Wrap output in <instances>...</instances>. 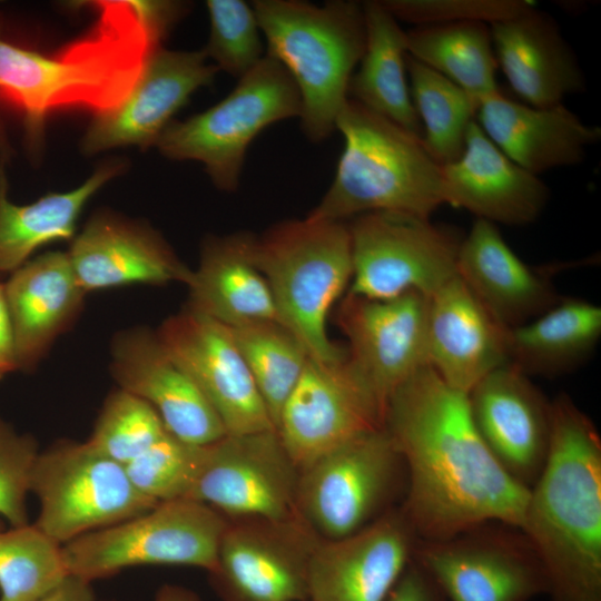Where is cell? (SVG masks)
<instances>
[{
    "mask_svg": "<svg viewBox=\"0 0 601 601\" xmlns=\"http://www.w3.org/2000/svg\"><path fill=\"white\" fill-rule=\"evenodd\" d=\"M36 440L0 418V516L11 526L28 524L27 496L39 454Z\"/></svg>",
    "mask_w": 601,
    "mask_h": 601,
    "instance_id": "60d3db41",
    "label": "cell"
},
{
    "mask_svg": "<svg viewBox=\"0 0 601 601\" xmlns=\"http://www.w3.org/2000/svg\"><path fill=\"white\" fill-rule=\"evenodd\" d=\"M383 427L406 471L401 509L418 540H443L485 523L520 530L529 490L487 449L466 393L424 366L388 397Z\"/></svg>",
    "mask_w": 601,
    "mask_h": 601,
    "instance_id": "6da1fadb",
    "label": "cell"
},
{
    "mask_svg": "<svg viewBox=\"0 0 601 601\" xmlns=\"http://www.w3.org/2000/svg\"><path fill=\"white\" fill-rule=\"evenodd\" d=\"M120 160L105 162L77 188L48 193L28 205L8 198L0 164V276L13 273L41 246L70 239L88 200L124 168Z\"/></svg>",
    "mask_w": 601,
    "mask_h": 601,
    "instance_id": "1f68e13d",
    "label": "cell"
},
{
    "mask_svg": "<svg viewBox=\"0 0 601 601\" xmlns=\"http://www.w3.org/2000/svg\"><path fill=\"white\" fill-rule=\"evenodd\" d=\"M402 471L384 427L361 433L300 470L298 513L322 540L352 535L390 510Z\"/></svg>",
    "mask_w": 601,
    "mask_h": 601,
    "instance_id": "30bf717a",
    "label": "cell"
},
{
    "mask_svg": "<svg viewBox=\"0 0 601 601\" xmlns=\"http://www.w3.org/2000/svg\"><path fill=\"white\" fill-rule=\"evenodd\" d=\"M406 52L454 82L477 104L500 90L490 26L484 22L417 26L406 31Z\"/></svg>",
    "mask_w": 601,
    "mask_h": 601,
    "instance_id": "d6a6232c",
    "label": "cell"
},
{
    "mask_svg": "<svg viewBox=\"0 0 601 601\" xmlns=\"http://www.w3.org/2000/svg\"><path fill=\"white\" fill-rule=\"evenodd\" d=\"M155 601H201L190 589L177 584H164L159 588Z\"/></svg>",
    "mask_w": 601,
    "mask_h": 601,
    "instance_id": "f6af8a7d",
    "label": "cell"
},
{
    "mask_svg": "<svg viewBox=\"0 0 601 601\" xmlns=\"http://www.w3.org/2000/svg\"><path fill=\"white\" fill-rule=\"evenodd\" d=\"M30 493L39 502L35 524L60 545L158 504L136 490L122 464L88 441H60L39 452Z\"/></svg>",
    "mask_w": 601,
    "mask_h": 601,
    "instance_id": "9c48e42d",
    "label": "cell"
},
{
    "mask_svg": "<svg viewBox=\"0 0 601 601\" xmlns=\"http://www.w3.org/2000/svg\"><path fill=\"white\" fill-rule=\"evenodd\" d=\"M456 273L475 298L503 327L523 325L562 296L542 270L510 248L495 224L477 219L460 244Z\"/></svg>",
    "mask_w": 601,
    "mask_h": 601,
    "instance_id": "484cf974",
    "label": "cell"
},
{
    "mask_svg": "<svg viewBox=\"0 0 601 601\" xmlns=\"http://www.w3.org/2000/svg\"><path fill=\"white\" fill-rule=\"evenodd\" d=\"M506 331L456 274L428 297L427 365L447 385L467 394L508 363Z\"/></svg>",
    "mask_w": 601,
    "mask_h": 601,
    "instance_id": "cb8c5ba5",
    "label": "cell"
},
{
    "mask_svg": "<svg viewBox=\"0 0 601 601\" xmlns=\"http://www.w3.org/2000/svg\"><path fill=\"white\" fill-rule=\"evenodd\" d=\"M300 111L294 80L265 53L223 100L185 120L170 121L155 146L169 159L201 162L218 189L235 191L253 139L267 126L299 117Z\"/></svg>",
    "mask_w": 601,
    "mask_h": 601,
    "instance_id": "52a82bcc",
    "label": "cell"
},
{
    "mask_svg": "<svg viewBox=\"0 0 601 601\" xmlns=\"http://www.w3.org/2000/svg\"><path fill=\"white\" fill-rule=\"evenodd\" d=\"M365 47L348 83V98L422 138L406 80V31L382 1L362 3Z\"/></svg>",
    "mask_w": 601,
    "mask_h": 601,
    "instance_id": "4dcf8cb0",
    "label": "cell"
},
{
    "mask_svg": "<svg viewBox=\"0 0 601 601\" xmlns=\"http://www.w3.org/2000/svg\"><path fill=\"white\" fill-rule=\"evenodd\" d=\"M68 256L86 294L131 284L187 285L193 272L156 229L111 210L89 218Z\"/></svg>",
    "mask_w": 601,
    "mask_h": 601,
    "instance_id": "7402d4cb",
    "label": "cell"
},
{
    "mask_svg": "<svg viewBox=\"0 0 601 601\" xmlns=\"http://www.w3.org/2000/svg\"><path fill=\"white\" fill-rule=\"evenodd\" d=\"M156 333L227 434L276 430L228 326L186 307L167 317Z\"/></svg>",
    "mask_w": 601,
    "mask_h": 601,
    "instance_id": "2e32d148",
    "label": "cell"
},
{
    "mask_svg": "<svg viewBox=\"0 0 601 601\" xmlns=\"http://www.w3.org/2000/svg\"><path fill=\"white\" fill-rule=\"evenodd\" d=\"M348 228L353 263L349 295L390 299L420 293L430 297L457 274L463 237L430 218L375 211L357 216Z\"/></svg>",
    "mask_w": 601,
    "mask_h": 601,
    "instance_id": "8fae6325",
    "label": "cell"
},
{
    "mask_svg": "<svg viewBox=\"0 0 601 601\" xmlns=\"http://www.w3.org/2000/svg\"><path fill=\"white\" fill-rule=\"evenodd\" d=\"M253 239L249 233H236L204 240L198 267L186 285L187 308L228 327L280 323L269 286L252 259Z\"/></svg>",
    "mask_w": 601,
    "mask_h": 601,
    "instance_id": "f1b7e54d",
    "label": "cell"
},
{
    "mask_svg": "<svg viewBox=\"0 0 601 601\" xmlns=\"http://www.w3.org/2000/svg\"><path fill=\"white\" fill-rule=\"evenodd\" d=\"M520 531L542 565L551 601H601V437L568 395L552 401L549 454Z\"/></svg>",
    "mask_w": 601,
    "mask_h": 601,
    "instance_id": "3957f363",
    "label": "cell"
},
{
    "mask_svg": "<svg viewBox=\"0 0 601 601\" xmlns=\"http://www.w3.org/2000/svg\"><path fill=\"white\" fill-rule=\"evenodd\" d=\"M477 124L489 139L520 167L540 173L579 165L601 129L584 124L563 104L534 107L500 90L479 102Z\"/></svg>",
    "mask_w": 601,
    "mask_h": 601,
    "instance_id": "4316f807",
    "label": "cell"
},
{
    "mask_svg": "<svg viewBox=\"0 0 601 601\" xmlns=\"http://www.w3.org/2000/svg\"><path fill=\"white\" fill-rule=\"evenodd\" d=\"M168 432L148 403L117 388L106 397L87 441L108 457L125 465Z\"/></svg>",
    "mask_w": 601,
    "mask_h": 601,
    "instance_id": "8d00e7d4",
    "label": "cell"
},
{
    "mask_svg": "<svg viewBox=\"0 0 601 601\" xmlns=\"http://www.w3.org/2000/svg\"><path fill=\"white\" fill-rule=\"evenodd\" d=\"M228 519L193 500L160 502L134 518L62 545L69 574L92 582L136 565H217Z\"/></svg>",
    "mask_w": 601,
    "mask_h": 601,
    "instance_id": "ba28073f",
    "label": "cell"
},
{
    "mask_svg": "<svg viewBox=\"0 0 601 601\" xmlns=\"http://www.w3.org/2000/svg\"><path fill=\"white\" fill-rule=\"evenodd\" d=\"M344 138L335 177L308 214L343 221L375 211L430 216L444 203L442 166L422 138L347 99L336 119Z\"/></svg>",
    "mask_w": 601,
    "mask_h": 601,
    "instance_id": "277c9868",
    "label": "cell"
},
{
    "mask_svg": "<svg viewBox=\"0 0 601 601\" xmlns=\"http://www.w3.org/2000/svg\"><path fill=\"white\" fill-rule=\"evenodd\" d=\"M250 255L269 286L280 323L309 357H343L347 349L329 339L326 319L352 278L348 226L309 217L286 220L254 236Z\"/></svg>",
    "mask_w": 601,
    "mask_h": 601,
    "instance_id": "8992f818",
    "label": "cell"
},
{
    "mask_svg": "<svg viewBox=\"0 0 601 601\" xmlns=\"http://www.w3.org/2000/svg\"><path fill=\"white\" fill-rule=\"evenodd\" d=\"M38 601H95V593L90 581L68 574Z\"/></svg>",
    "mask_w": 601,
    "mask_h": 601,
    "instance_id": "ee69618b",
    "label": "cell"
},
{
    "mask_svg": "<svg viewBox=\"0 0 601 601\" xmlns=\"http://www.w3.org/2000/svg\"><path fill=\"white\" fill-rule=\"evenodd\" d=\"M319 539L303 520H228L210 583L221 601H307Z\"/></svg>",
    "mask_w": 601,
    "mask_h": 601,
    "instance_id": "9a60e30c",
    "label": "cell"
},
{
    "mask_svg": "<svg viewBox=\"0 0 601 601\" xmlns=\"http://www.w3.org/2000/svg\"><path fill=\"white\" fill-rule=\"evenodd\" d=\"M427 308L428 297L420 293L390 299L347 294L338 307L337 324L348 339V355L384 411L392 393L427 366Z\"/></svg>",
    "mask_w": 601,
    "mask_h": 601,
    "instance_id": "ac0fdd59",
    "label": "cell"
},
{
    "mask_svg": "<svg viewBox=\"0 0 601 601\" xmlns=\"http://www.w3.org/2000/svg\"><path fill=\"white\" fill-rule=\"evenodd\" d=\"M299 475L276 430L226 434L204 446L186 500L206 504L228 520H302L297 505Z\"/></svg>",
    "mask_w": 601,
    "mask_h": 601,
    "instance_id": "4fadbf2b",
    "label": "cell"
},
{
    "mask_svg": "<svg viewBox=\"0 0 601 601\" xmlns=\"http://www.w3.org/2000/svg\"><path fill=\"white\" fill-rule=\"evenodd\" d=\"M497 66L528 105L551 107L585 89L579 61L559 26L534 7L490 24Z\"/></svg>",
    "mask_w": 601,
    "mask_h": 601,
    "instance_id": "83f0119b",
    "label": "cell"
},
{
    "mask_svg": "<svg viewBox=\"0 0 601 601\" xmlns=\"http://www.w3.org/2000/svg\"><path fill=\"white\" fill-rule=\"evenodd\" d=\"M218 69L203 50L158 48L126 100L100 115L82 142L86 154L115 147L155 145L174 114L198 88L209 86Z\"/></svg>",
    "mask_w": 601,
    "mask_h": 601,
    "instance_id": "44dd1931",
    "label": "cell"
},
{
    "mask_svg": "<svg viewBox=\"0 0 601 601\" xmlns=\"http://www.w3.org/2000/svg\"><path fill=\"white\" fill-rule=\"evenodd\" d=\"M418 538L402 509L358 532L321 540L309 560V601H386L413 560Z\"/></svg>",
    "mask_w": 601,
    "mask_h": 601,
    "instance_id": "e0dca14e",
    "label": "cell"
},
{
    "mask_svg": "<svg viewBox=\"0 0 601 601\" xmlns=\"http://www.w3.org/2000/svg\"><path fill=\"white\" fill-rule=\"evenodd\" d=\"M95 8L93 27L51 55L0 37V102L22 115L31 135H39L57 109L100 115L120 106L183 13L180 3L170 1H100Z\"/></svg>",
    "mask_w": 601,
    "mask_h": 601,
    "instance_id": "7a4b0ae2",
    "label": "cell"
},
{
    "mask_svg": "<svg viewBox=\"0 0 601 601\" xmlns=\"http://www.w3.org/2000/svg\"><path fill=\"white\" fill-rule=\"evenodd\" d=\"M384 408L347 353L309 357L286 398L276 431L299 470L354 436L383 427Z\"/></svg>",
    "mask_w": 601,
    "mask_h": 601,
    "instance_id": "5bb4252c",
    "label": "cell"
},
{
    "mask_svg": "<svg viewBox=\"0 0 601 601\" xmlns=\"http://www.w3.org/2000/svg\"><path fill=\"white\" fill-rule=\"evenodd\" d=\"M229 328L276 428L282 407L309 355L279 322L260 321Z\"/></svg>",
    "mask_w": 601,
    "mask_h": 601,
    "instance_id": "e575fe53",
    "label": "cell"
},
{
    "mask_svg": "<svg viewBox=\"0 0 601 601\" xmlns=\"http://www.w3.org/2000/svg\"><path fill=\"white\" fill-rule=\"evenodd\" d=\"M252 6L266 53L283 65L298 89L303 132L314 142L328 138L365 47L362 3L256 0Z\"/></svg>",
    "mask_w": 601,
    "mask_h": 601,
    "instance_id": "5b68a950",
    "label": "cell"
},
{
    "mask_svg": "<svg viewBox=\"0 0 601 601\" xmlns=\"http://www.w3.org/2000/svg\"><path fill=\"white\" fill-rule=\"evenodd\" d=\"M601 338V307L561 297L534 319L506 331L508 363L526 376L556 377L579 368Z\"/></svg>",
    "mask_w": 601,
    "mask_h": 601,
    "instance_id": "f546056e",
    "label": "cell"
},
{
    "mask_svg": "<svg viewBox=\"0 0 601 601\" xmlns=\"http://www.w3.org/2000/svg\"><path fill=\"white\" fill-rule=\"evenodd\" d=\"M68 574L62 545L35 523L0 529V601H38Z\"/></svg>",
    "mask_w": 601,
    "mask_h": 601,
    "instance_id": "d590c367",
    "label": "cell"
},
{
    "mask_svg": "<svg viewBox=\"0 0 601 601\" xmlns=\"http://www.w3.org/2000/svg\"><path fill=\"white\" fill-rule=\"evenodd\" d=\"M14 371L18 370L13 333L4 294V284L0 283V378Z\"/></svg>",
    "mask_w": 601,
    "mask_h": 601,
    "instance_id": "7bdbcfd3",
    "label": "cell"
},
{
    "mask_svg": "<svg viewBox=\"0 0 601 601\" xmlns=\"http://www.w3.org/2000/svg\"><path fill=\"white\" fill-rule=\"evenodd\" d=\"M206 7L210 32L204 51L218 70L239 79L265 56L254 8L242 0H208Z\"/></svg>",
    "mask_w": 601,
    "mask_h": 601,
    "instance_id": "f35d334b",
    "label": "cell"
},
{
    "mask_svg": "<svg viewBox=\"0 0 601 601\" xmlns=\"http://www.w3.org/2000/svg\"><path fill=\"white\" fill-rule=\"evenodd\" d=\"M382 3L397 20L416 27L470 21L490 26L534 7L524 0H386Z\"/></svg>",
    "mask_w": 601,
    "mask_h": 601,
    "instance_id": "ab89813d",
    "label": "cell"
},
{
    "mask_svg": "<svg viewBox=\"0 0 601 601\" xmlns=\"http://www.w3.org/2000/svg\"><path fill=\"white\" fill-rule=\"evenodd\" d=\"M204 446L186 443L168 432L124 466L144 496L157 503L187 499L201 464Z\"/></svg>",
    "mask_w": 601,
    "mask_h": 601,
    "instance_id": "74e56055",
    "label": "cell"
},
{
    "mask_svg": "<svg viewBox=\"0 0 601 601\" xmlns=\"http://www.w3.org/2000/svg\"><path fill=\"white\" fill-rule=\"evenodd\" d=\"M467 402L492 455L513 480L530 490L548 459L552 402L509 363L477 382L467 393Z\"/></svg>",
    "mask_w": 601,
    "mask_h": 601,
    "instance_id": "d6986e66",
    "label": "cell"
},
{
    "mask_svg": "<svg viewBox=\"0 0 601 601\" xmlns=\"http://www.w3.org/2000/svg\"><path fill=\"white\" fill-rule=\"evenodd\" d=\"M386 601H446V599L413 559L393 587Z\"/></svg>",
    "mask_w": 601,
    "mask_h": 601,
    "instance_id": "b9f144b4",
    "label": "cell"
},
{
    "mask_svg": "<svg viewBox=\"0 0 601 601\" xmlns=\"http://www.w3.org/2000/svg\"><path fill=\"white\" fill-rule=\"evenodd\" d=\"M411 98L422 126V141L441 165L462 154L479 104L454 82L406 56Z\"/></svg>",
    "mask_w": 601,
    "mask_h": 601,
    "instance_id": "836d02e7",
    "label": "cell"
},
{
    "mask_svg": "<svg viewBox=\"0 0 601 601\" xmlns=\"http://www.w3.org/2000/svg\"><path fill=\"white\" fill-rule=\"evenodd\" d=\"M307 601H309V600H307Z\"/></svg>",
    "mask_w": 601,
    "mask_h": 601,
    "instance_id": "bcb514c9",
    "label": "cell"
},
{
    "mask_svg": "<svg viewBox=\"0 0 601 601\" xmlns=\"http://www.w3.org/2000/svg\"><path fill=\"white\" fill-rule=\"evenodd\" d=\"M413 559L446 601H532L548 592L542 565L524 534L501 523L443 540H418Z\"/></svg>",
    "mask_w": 601,
    "mask_h": 601,
    "instance_id": "7c38bea8",
    "label": "cell"
},
{
    "mask_svg": "<svg viewBox=\"0 0 601 601\" xmlns=\"http://www.w3.org/2000/svg\"><path fill=\"white\" fill-rule=\"evenodd\" d=\"M110 373L118 388L148 403L179 440L204 446L227 434L199 388L166 352L156 331L132 326L115 334Z\"/></svg>",
    "mask_w": 601,
    "mask_h": 601,
    "instance_id": "ffe728a7",
    "label": "cell"
},
{
    "mask_svg": "<svg viewBox=\"0 0 601 601\" xmlns=\"http://www.w3.org/2000/svg\"><path fill=\"white\" fill-rule=\"evenodd\" d=\"M442 180L445 204L493 224L533 223L549 199L545 184L505 156L475 120L461 156L442 166Z\"/></svg>",
    "mask_w": 601,
    "mask_h": 601,
    "instance_id": "603a6c76",
    "label": "cell"
},
{
    "mask_svg": "<svg viewBox=\"0 0 601 601\" xmlns=\"http://www.w3.org/2000/svg\"><path fill=\"white\" fill-rule=\"evenodd\" d=\"M3 284L17 370L30 372L75 325L87 294L63 252H48L29 259Z\"/></svg>",
    "mask_w": 601,
    "mask_h": 601,
    "instance_id": "d4e9b609",
    "label": "cell"
}]
</instances>
